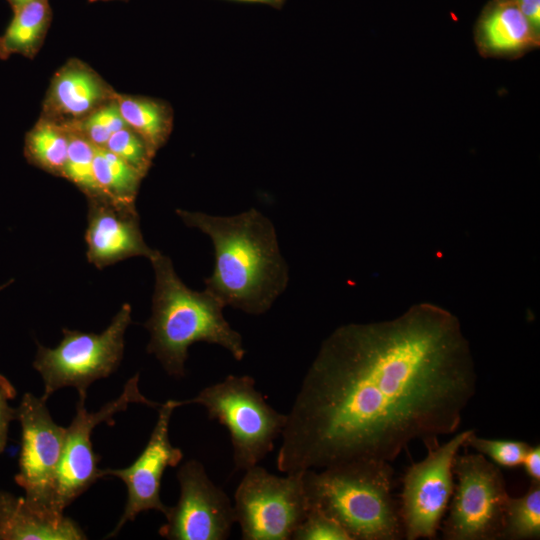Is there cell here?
<instances>
[{
  "mask_svg": "<svg viewBox=\"0 0 540 540\" xmlns=\"http://www.w3.org/2000/svg\"><path fill=\"white\" fill-rule=\"evenodd\" d=\"M459 319L430 303L336 328L321 343L282 431L277 469L294 473L375 459L455 432L476 391Z\"/></svg>",
  "mask_w": 540,
  "mask_h": 540,
  "instance_id": "obj_1",
  "label": "cell"
},
{
  "mask_svg": "<svg viewBox=\"0 0 540 540\" xmlns=\"http://www.w3.org/2000/svg\"><path fill=\"white\" fill-rule=\"evenodd\" d=\"M176 214L212 241L214 266L205 290L224 306L253 315L267 312L289 280L272 222L254 208L234 216L182 209Z\"/></svg>",
  "mask_w": 540,
  "mask_h": 540,
  "instance_id": "obj_2",
  "label": "cell"
},
{
  "mask_svg": "<svg viewBox=\"0 0 540 540\" xmlns=\"http://www.w3.org/2000/svg\"><path fill=\"white\" fill-rule=\"evenodd\" d=\"M155 273L152 313L145 323L150 333L147 351L155 355L168 375L185 376L189 347L197 342L225 348L243 359L242 337L223 315L225 307L206 291L188 288L178 277L171 259L155 250L149 258Z\"/></svg>",
  "mask_w": 540,
  "mask_h": 540,
  "instance_id": "obj_3",
  "label": "cell"
},
{
  "mask_svg": "<svg viewBox=\"0 0 540 540\" xmlns=\"http://www.w3.org/2000/svg\"><path fill=\"white\" fill-rule=\"evenodd\" d=\"M389 462L360 459L303 471L309 508L335 520L351 540L404 538Z\"/></svg>",
  "mask_w": 540,
  "mask_h": 540,
  "instance_id": "obj_4",
  "label": "cell"
},
{
  "mask_svg": "<svg viewBox=\"0 0 540 540\" xmlns=\"http://www.w3.org/2000/svg\"><path fill=\"white\" fill-rule=\"evenodd\" d=\"M187 404L203 406L210 419L227 428L238 470L257 465L273 450L287 419L266 402L249 375H228L202 389L196 397L179 400V406Z\"/></svg>",
  "mask_w": 540,
  "mask_h": 540,
  "instance_id": "obj_5",
  "label": "cell"
},
{
  "mask_svg": "<svg viewBox=\"0 0 540 540\" xmlns=\"http://www.w3.org/2000/svg\"><path fill=\"white\" fill-rule=\"evenodd\" d=\"M131 306L125 303L100 334L63 329V338L55 348L38 344L33 362L44 383L42 399L57 390L74 387L85 397L94 381L110 376L118 368L124 353V337L131 323Z\"/></svg>",
  "mask_w": 540,
  "mask_h": 540,
  "instance_id": "obj_6",
  "label": "cell"
},
{
  "mask_svg": "<svg viewBox=\"0 0 540 540\" xmlns=\"http://www.w3.org/2000/svg\"><path fill=\"white\" fill-rule=\"evenodd\" d=\"M457 478L441 527L445 540L502 539L509 494L498 465L480 453L457 454Z\"/></svg>",
  "mask_w": 540,
  "mask_h": 540,
  "instance_id": "obj_7",
  "label": "cell"
},
{
  "mask_svg": "<svg viewBox=\"0 0 540 540\" xmlns=\"http://www.w3.org/2000/svg\"><path fill=\"white\" fill-rule=\"evenodd\" d=\"M277 476L255 465L245 470L234 493L236 522L244 540H290L309 504L303 471Z\"/></svg>",
  "mask_w": 540,
  "mask_h": 540,
  "instance_id": "obj_8",
  "label": "cell"
},
{
  "mask_svg": "<svg viewBox=\"0 0 540 540\" xmlns=\"http://www.w3.org/2000/svg\"><path fill=\"white\" fill-rule=\"evenodd\" d=\"M472 431L427 445V456L406 470L399 509L405 539L436 537L454 490V459Z\"/></svg>",
  "mask_w": 540,
  "mask_h": 540,
  "instance_id": "obj_9",
  "label": "cell"
},
{
  "mask_svg": "<svg viewBox=\"0 0 540 540\" xmlns=\"http://www.w3.org/2000/svg\"><path fill=\"white\" fill-rule=\"evenodd\" d=\"M138 382L139 376L136 374L126 382L118 398L106 403L97 412H88L85 407L86 398L79 397L75 417L67 427L64 449L55 480L52 508L56 514L62 515L67 506L103 477L102 470L97 467L99 457L92 447L93 429L102 422L113 425V416L126 410L130 403H141L151 407L160 406L141 394Z\"/></svg>",
  "mask_w": 540,
  "mask_h": 540,
  "instance_id": "obj_10",
  "label": "cell"
},
{
  "mask_svg": "<svg viewBox=\"0 0 540 540\" xmlns=\"http://www.w3.org/2000/svg\"><path fill=\"white\" fill-rule=\"evenodd\" d=\"M42 398L25 393L17 409L22 430L19 471L16 483L38 511L53 517V492L67 428L55 423Z\"/></svg>",
  "mask_w": 540,
  "mask_h": 540,
  "instance_id": "obj_11",
  "label": "cell"
},
{
  "mask_svg": "<svg viewBox=\"0 0 540 540\" xmlns=\"http://www.w3.org/2000/svg\"><path fill=\"white\" fill-rule=\"evenodd\" d=\"M180 496L170 507L159 534L170 540H224L236 522L234 505L215 485L197 460L182 464L177 472Z\"/></svg>",
  "mask_w": 540,
  "mask_h": 540,
  "instance_id": "obj_12",
  "label": "cell"
},
{
  "mask_svg": "<svg viewBox=\"0 0 540 540\" xmlns=\"http://www.w3.org/2000/svg\"><path fill=\"white\" fill-rule=\"evenodd\" d=\"M180 407L179 400H168L159 406L158 419L149 441L138 458L123 469L102 470L107 475L121 479L127 487V502L118 524L108 537L115 536L124 524L138 514L156 510L168 514L170 507L160 498L161 480L167 467H175L183 458L180 448L169 439V423L173 411Z\"/></svg>",
  "mask_w": 540,
  "mask_h": 540,
  "instance_id": "obj_13",
  "label": "cell"
},
{
  "mask_svg": "<svg viewBox=\"0 0 540 540\" xmlns=\"http://www.w3.org/2000/svg\"><path fill=\"white\" fill-rule=\"evenodd\" d=\"M88 200L85 241L87 259L98 269L121 260L144 256L155 250L144 241L135 206L115 203L106 198Z\"/></svg>",
  "mask_w": 540,
  "mask_h": 540,
  "instance_id": "obj_14",
  "label": "cell"
},
{
  "mask_svg": "<svg viewBox=\"0 0 540 540\" xmlns=\"http://www.w3.org/2000/svg\"><path fill=\"white\" fill-rule=\"evenodd\" d=\"M116 93L87 63L71 58L52 76L40 117L71 126L114 99Z\"/></svg>",
  "mask_w": 540,
  "mask_h": 540,
  "instance_id": "obj_15",
  "label": "cell"
},
{
  "mask_svg": "<svg viewBox=\"0 0 540 540\" xmlns=\"http://www.w3.org/2000/svg\"><path fill=\"white\" fill-rule=\"evenodd\" d=\"M475 37L489 56L519 55L539 43V34L514 0L490 1L478 18Z\"/></svg>",
  "mask_w": 540,
  "mask_h": 540,
  "instance_id": "obj_16",
  "label": "cell"
},
{
  "mask_svg": "<svg viewBox=\"0 0 540 540\" xmlns=\"http://www.w3.org/2000/svg\"><path fill=\"white\" fill-rule=\"evenodd\" d=\"M86 536L72 519L38 511L25 497L0 491V540H81Z\"/></svg>",
  "mask_w": 540,
  "mask_h": 540,
  "instance_id": "obj_17",
  "label": "cell"
},
{
  "mask_svg": "<svg viewBox=\"0 0 540 540\" xmlns=\"http://www.w3.org/2000/svg\"><path fill=\"white\" fill-rule=\"evenodd\" d=\"M123 119L139 134L153 153L162 148L173 129V109L162 100L142 95L116 93Z\"/></svg>",
  "mask_w": 540,
  "mask_h": 540,
  "instance_id": "obj_18",
  "label": "cell"
},
{
  "mask_svg": "<svg viewBox=\"0 0 540 540\" xmlns=\"http://www.w3.org/2000/svg\"><path fill=\"white\" fill-rule=\"evenodd\" d=\"M52 21L48 0H34L14 10V16L0 37V53L33 57L44 42Z\"/></svg>",
  "mask_w": 540,
  "mask_h": 540,
  "instance_id": "obj_19",
  "label": "cell"
},
{
  "mask_svg": "<svg viewBox=\"0 0 540 540\" xmlns=\"http://www.w3.org/2000/svg\"><path fill=\"white\" fill-rule=\"evenodd\" d=\"M70 143L67 126L39 118L25 139V156L34 166L62 177Z\"/></svg>",
  "mask_w": 540,
  "mask_h": 540,
  "instance_id": "obj_20",
  "label": "cell"
},
{
  "mask_svg": "<svg viewBox=\"0 0 540 540\" xmlns=\"http://www.w3.org/2000/svg\"><path fill=\"white\" fill-rule=\"evenodd\" d=\"M93 170L97 185L106 199L135 206L143 174L106 148L97 147Z\"/></svg>",
  "mask_w": 540,
  "mask_h": 540,
  "instance_id": "obj_21",
  "label": "cell"
},
{
  "mask_svg": "<svg viewBox=\"0 0 540 540\" xmlns=\"http://www.w3.org/2000/svg\"><path fill=\"white\" fill-rule=\"evenodd\" d=\"M540 538V482H531L520 497L509 496L504 516L502 539Z\"/></svg>",
  "mask_w": 540,
  "mask_h": 540,
  "instance_id": "obj_22",
  "label": "cell"
},
{
  "mask_svg": "<svg viewBox=\"0 0 540 540\" xmlns=\"http://www.w3.org/2000/svg\"><path fill=\"white\" fill-rule=\"evenodd\" d=\"M69 130L70 143L62 177L77 186L87 199L105 198L94 176L93 161L96 147L78 132L70 128Z\"/></svg>",
  "mask_w": 540,
  "mask_h": 540,
  "instance_id": "obj_23",
  "label": "cell"
},
{
  "mask_svg": "<svg viewBox=\"0 0 540 540\" xmlns=\"http://www.w3.org/2000/svg\"><path fill=\"white\" fill-rule=\"evenodd\" d=\"M127 126L115 96L114 99L104 103L75 124L67 127L78 132L95 147L105 148L110 137Z\"/></svg>",
  "mask_w": 540,
  "mask_h": 540,
  "instance_id": "obj_24",
  "label": "cell"
},
{
  "mask_svg": "<svg viewBox=\"0 0 540 540\" xmlns=\"http://www.w3.org/2000/svg\"><path fill=\"white\" fill-rule=\"evenodd\" d=\"M463 447L473 448L498 466L514 468L522 464L530 444L519 440L484 438L478 436L473 430L466 438Z\"/></svg>",
  "mask_w": 540,
  "mask_h": 540,
  "instance_id": "obj_25",
  "label": "cell"
},
{
  "mask_svg": "<svg viewBox=\"0 0 540 540\" xmlns=\"http://www.w3.org/2000/svg\"><path fill=\"white\" fill-rule=\"evenodd\" d=\"M105 148L114 153L144 176L149 171L155 153L145 140L128 126L115 132Z\"/></svg>",
  "mask_w": 540,
  "mask_h": 540,
  "instance_id": "obj_26",
  "label": "cell"
},
{
  "mask_svg": "<svg viewBox=\"0 0 540 540\" xmlns=\"http://www.w3.org/2000/svg\"><path fill=\"white\" fill-rule=\"evenodd\" d=\"M291 539L351 540L335 520L315 508H309L305 519L294 531Z\"/></svg>",
  "mask_w": 540,
  "mask_h": 540,
  "instance_id": "obj_27",
  "label": "cell"
},
{
  "mask_svg": "<svg viewBox=\"0 0 540 540\" xmlns=\"http://www.w3.org/2000/svg\"><path fill=\"white\" fill-rule=\"evenodd\" d=\"M15 396L16 390L12 383L0 374V454L6 446L9 424L17 418V410L9 404Z\"/></svg>",
  "mask_w": 540,
  "mask_h": 540,
  "instance_id": "obj_28",
  "label": "cell"
},
{
  "mask_svg": "<svg viewBox=\"0 0 540 540\" xmlns=\"http://www.w3.org/2000/svg\"><path fill=\"white\" fill-rule=\"evenodd\" d=\"M521 465L531 482H540V446L538 444L530 445Z\"/></svg>",
  "mask_w": 540,
  "mask_h": 540,
  "instance_id": "obj_29",
  "label": "cell"
},
{
  "mask_svg": "<svg viewBox=\"0 0 540 540\" xmlns=\"http://www.w3.org/2000/svg\"><path fill=\"white\" fill-rule=\"evenodd\" d=\"M537 34H540V0H514Z\"/></svg>",
  "mask_w": 540,
  "mask_h": 540,
  "instance_id": "obj_30",
  "label": "cell"
},
{
  "mask_svg": "<svg viewBox=\"0 0 540 540\" xmlns=\"http://www.w3.org/2000/svg\"><path fill=\"white\" fill-rule=\"evenodd\" d=\"M245 3H256L270 6L274 9H282L287 0H232Z\"/></svg>",
  "mask_w": 540,
  "mask_h": 540,
  "instance_id": "obj_31",
  "label": "cell"
},
{
  "mask_svg": "<svg viewBox=\"0 0 540 540\" xmlns=\"http://www.w3.org/2000/svg\"><path fill=\"white\" fill-rule=\"evenodd\" d=\"M34 0H8L13 10L19 8L20 6L32 2Z\"/></svg>",
  "mask_w": 540,
  "mask_h": 540,
  "instance_id": "obj_32",
  "label": "cell"
},
{
  "mask_svg": "<svg viewBox=\"0 0 540 540\" xmlns=\"http://www.w3.org/2000/svg\"><path fill=\"white\" fill-rule=\"evenodd\" d=\"M12 283V280H9L7 283L0 285V291L3 290L6 286Z\"/></svg>",
  "mask_w": 540,
  "mask_h": 540,
  "instance_id": "obj_33",
  "label": "cell"
}]
</instances>
